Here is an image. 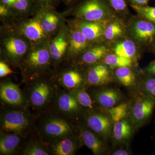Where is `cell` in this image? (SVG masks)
Returning <instances> with one entry per match:
<instances>
[{"mask_svg": "<svg viewBox=\"0 0 155 155\" xmlns=\"http://www.w3.org/2000/svg\"><path fill=\"white\" fill-rule=\"evenodd\" d=\"M107 48L104 45L94 47L84 52L81 58L84 64L92 65L98 63L107 55Z\"/></svg>", "mask_w": 155, "mask_h": 155, "instance_id": "obj_24", "label": "cell"}, {"mask_svg": "<svg viewBox=\"0 0 155 155\" xmlns=\"http://www.w3.org/2000/svg\"><path fill=\"white\" fill-rule=\"evenodd\" d=\"M113 49L116 54L132 60L137 51L135 43L130 39H125L119 42L115 45Z\"/></svg>", "mask_w": 155, "mask_h": 155, "instance_id": "obj_25", "label": "cell"}, {"mask_svg": "<svg viewBox=\"0 0 155 155\" xmlns=\"http://www.w3.org/2000/svg\"><path fill=\"white\" fill-rule=\"evenodd\" d=\"M130 67H122L116 68L115 77L117 81L123 86L128 88H133L136 86L137 78Z\"/></svg>", "mask_w": 155, "mask_h": 155, "instance_id": "obj_23", "label": "cell"}, {"mask_svg": "<svg viewBox=\"0 0 155 155\" xmlns=\"http://www.w3.org/2000/svg\"><path fill=\"white\" fill-rule=\"evenodd\" d=\"M135 130L129 117L114 122L111 136L113 144L127 145L133 137Z\"/></svg>", "mask_w": 155, "mask_h": 155, "instance_id": "obj_13", "label": "cell"}, {"mask_svg": "<svg viewBox=\"0 0 155 155\" xmlns=\"http://www.w3.org/2000/svg\"><path fill=\"white\" fill-rule=\"evenodd\" d=\"M130 5L144 6L147 5L150 0H128Z\"/></svg>", "mask_w": 155, "mask_h": 155, "instance_id": "obj_39", "label": "cell"}, {"mask_svg": "<svg viewBox=\"0 0 155 155\" xmlns=\"http://www.w3.org/2000/svg\"><path fill=\"white\" fill-rule=\"evenodd\" d=\"M109 67L105 64H97L88 70L86 76V83L91 86L105 85L112 81Z\"/></svg>", "mask_w": 155, "mask_h": 155, "instance_id": "obj_15", "label": "cell"}, {"mask_svg": "<svg viewBox=\"0 0 155 155\" xmlns=\"http://www.w3.org/2000/svg\"><path fill=\"white\" fill-rule=\"evenodd\" d=\"M140 91L143 95L155 98V77L146 75L141 82Z\"/></svg>", "mask_w": 155, "mask_h": 155, "instance_id": "obj_32", "label": "cell"}, {"mask_svg": "<svg viewBox=\"0 0 155 155\" xmlns=\"http://www.w3.org/2000/svg\"><path fill=\"white\" fill-rule=\"evenodd\" d=\"M155 108V98L143 95L138 98L130 108L129 117L136 129L150 120Z\"/></svg>", "mask_w": 155, "mask_h": 155, "instance_id": "obj_5", "label": "cell"}, {"mask_svg": "<svg viewBox=\"0 0 155 155\" xmlns=\"http://www.w3.org/2000/svg\"><path fill=\"white\" fill-rule=\"evenodd\" d=\"M23 137L17 134L1 133L0 154L10 155L15 153L21 146Z\"/></svg>", "mask_w": 155, "mask_h": 155, "instance_id": "obj_18", "label": "cell"}, {"mask_svg": "<svg viewBox=\"0 0 155 155\" xmlns=\"http://www.w3.org/2000/svg\"><path fill=\"white\" fill-rule=\"evenodd\" d=\"M86 112L85 125L107 141L111 138L114 123L110 116L107 112L105 114L95 110Z\"/></svg>", "mask_w": 155, "mask_h": 155, "instance_id": "obj_6", "label": "cell"}, {"mask_svg": "<svg viewBox=\"0 0 155 155\" xmlns=\"http://www.w3.org/2000/svg\"><path fill=\"white\" fill-rule=\"evenodd\" d=\"M1 133L17 134L26 136L33 128V114L26 108L7 109L1 112Z\"/></svg>", "mask_w": 155, "mask_h": 155, "instance_id": "obj_2", "label": "cell"}, {"mask_svg": "<svg viewBox=\"0 0 155 155\" xmlns=\"http://www.w3.org/2000/svg\"><path fill=\"white\" fill-rule=\"evenodd\" d=\"M125 32L124 27L119 21L111 22L105 27L103 36L109 41L114 40L121 37Z\"/></svg>", "mask_w": 155, "mask_h": 155, "instance_id": "obj_31", "label": "cell"}, {"mask_svg": "<svg viewBox=\"0 0 155 155\" xmlns=\"http://www.w3.org/2000/svg\"><path fill=\"white\" fill-rule=\"evenodd\" d=\"M86 78L76 69H69L62 72L59 76L58 84L65 90L71 91L84 87Z\"/></svg>", "mask_w": 155, "mask_h": 155, "instance_id": "obj_16", "label": "cell"}, {"mask_svg": "<svg viewBox=\"0 0 155 155\" xmlns=\"http://www.w3.org/2000/svg\"><path fill=\"white\" fill-rule=\"evenodd\" d=\"M94 99L95 102L101 107L109 109L122 103L123 96L118 90L113 87H107L95 92Z\"/></svg>", "mask_w": 155, "mask_h": 155, "instance_id": "obj_14", "label": "cell"}, {"mask_svg": "<svg viewBox=\"0 0 155 155\" xmlns=\"http://www.w3.org/2000/svg\"><path fill=\"white\" fill-rule=\"evenodd\" d=\"M13 73L8 65L2 61L0 62V77L3 78Z\"/></svg>", "mask_w": 155, "mask_h": 155, "instance_id": "obj_36", "label": "cell"}, {"mask_svg": "<svg viewBox=\"0 0 155 155\" xmlns=\"http://www.w3.org/2000/svg\"><path fill=\"white\" fill-rule=\"evenodd\" d=\"M0 98L3 103L13 107H27L24 93L17 84L11 81H5L1 84Z\"/></svg>", "mask_w": 155, "mask_h": 155, "instance_id": "obj_10", "label": "cell"}, {"mask_svg": "<svg viewBox=\"0 0 155 155\" xmlns=\"http://www.w3.org/2000/svg\"><path fill=\"white\" fill-rule=\"evenodd\" d=\"M81 141L75 134L65 136L46 143L51 154L73 155L75 154Z\"/></svg>", "mask_w": 155, "mask_h": 155, "instance_id": "obj_12", "label": "cell"}, {"mask_svg": "<svg viewBox=\"0 0 155 155\" xmlns=\"http://www.w3.org/2000/svg\"><path fill=\"white\" fill-rule=\"evenodd\" d=\"M113 10L107 0H83L75 14L80 19L104 23L110 18Z\"/></svg>", "mask_w": 155, "mask_h": 155, "instance_id": "obj_4", "label": "cell"}, {"mask_svg": "<svg viewBox=\"0 0 155 155\" xmlns=\"http://www.w3.org/2000/svg\"><path fill=\"white\" fill-rule=\"evenodd\" d=\"M49 50L45 47L36 48L28 53L22 63L27 74L35 77L50 66L51 60Z\"/></svg>", "mask_w": 155, "mask_h": 155, "instance_id": "obj_7", "label": "cell"}, {"mask_svg": "<svg viewBox=\"0 0 155 155\" xmlns=\"http://www.w3.org/2000/svg\"><path fill=\"white\" fill-rule=\"evenodd\" d=\"M6 53L12 61L17 62L27 52L28 46L25 41L20 38L11 37L5 44Z\"/></svg>", "mask_w": 155, "mask_h": 155, "instance_id": "obj_19", "label": "cell"}, {"mask_svg": "<svg viewBox=\"0 0 155 155\" xmlns=\"http://www.w3.org/2000/svg\"><path fill=\"white\" fill-rule=\"evenodd\" d=\"M68 47V41L64 32H61L53 41L49 48L52 60L60 61L63 58Z\"/></svg>", "mask_w": 155, "mask_h": 155, "instance_id": "obj_22", "label": "cell"}, {"mask_svg": "<svg viewBox=\"0 0 155 155\" xmlns=\"http://www.w3.org/2000/svg\"><path fill=\"white\" fill-rule=\"evenodd\" d=\"M7 6L5 5L1 4L0 6V14L1 16H5L8 14V11L7 8Z\"/></svg>", "mask_w": 155, "mask_h": 155, "instance_id": "obj_41", "label": "cell"}, {"mask_svg": "<svg viewBox=\"0 0 155 155\" xmlns=\"http://www.w3.org/2000/svg\"><path fill=\"white\" fill-rule=\"evenodd\" d=\"M21 154L23 155H51L47 144L41 140L31 141L25 145L22 150Z\"/></svg>", "mask_w": 155, "mask_h": 155, "instance_id": "obj_26", "label": "cell"}, {"mask_svg": "<svg viewBox=\"0 0 155 155\" xmlns=\"http://www.w3.org/2000/svg\"><path fill=\"white\" fill-rule=\"evenodd\" d=\"M81 140L95 155L105 154L109 150L106 141L98 134L89 128L86 125L79 126Z\"/></svg>", "mask_w": 155, "mask_h": 155, "instance_id": "obj_11", "label": "cell"}, {"mask_svg": "<svg viewBox=\"0 0 155 155\" xmlns=\"http://www.w3.org/2000/svg\"><path fill=\"white\" fill-rule=\"evenodd\" d=\"M16 0H2V3L7 7H13Z\"/></svg>", "mask_w": 155, "mask_h": 155, "instance_id": "obj_42", "label": "cell"}, {"mask_svg": "<svg viewBox=\"0 0 155 155\" xmlns=\"http://www.w3.org/2000/svg\"><path fill=\"white\" fill-rule=\"evenodd\" d=\"M38 129L40 137L46 143L65 136L75 134L74 127L69 120L58 114L44 117L40 122Z\"/></svg>", "mask_w": 155, "mask_h": 155, "instance_id": "obj_3", "label": "cell"}, {"mask_svg": "<svg viewBox=\"0 0 155 155\" xmlns=\"http://www.w3.org/2000/svg\"><path fill=\"white\" fill-rule=\"evenodd\" d=\"M79 1H80V0H64L66 4H67V5H70L74 4L75 2H77Z\"/></svg>", "mask_w": 155, "mask_h": 155, "instance_id": "obj_43", "label": "cell"}, {"mask_svg": "<svg viewBox=\"0 0 155 155\" xmlns=\"http://www.w3.org/2000/svg\"><path fill=\"white\" fill-rule=\"evenodd\" d=\"M75 28L90 41L97 40L103 36L105 27L103 22L81 19L76 23Z\"/></svg>", "mask_w": 155, "mask_h": 155, "instance_id": "obj_17", "label": "cell"}, {"mask_svg": "<svg viewBox=\"0 0 155 155\" xmlns=\"http://www.w3.org/2000/svg\"><path fill=\"white\" fill-rule=\"evenodd\" d=\"M22 31L27 38L35 42L44 39L46 33L42 27L40 20L36 19L25 23L22 28Z\"/></svg>", "mask_w": 155, "mask_h": 155, "instance_id": "obj_21", "label": "cell"}, {"mask_svg": "<svg viewBox=\"0 0 155 155\" xmlns=\"http://www.w3.org/2000/svg\"><path fill=\"white\" fill-rule=\"evenodd\" d=\"M129 150L125 149H119L114 151L111 154L113 155H129L131 154Z\"/></svg>", "mask_w": 155, "mask_h": 155, "instance_id": "obj_40", "label": "cell"}, {"mask_svg": "<svg viewBox=\"0 0 155 155\" xmlns=\"http://www.w3.org/2000/svg\"><path fill=\"white\" fill-rule=\"evenodd\" d=\"M44 12L40 20L41 24L44 30L46 33L54 31L58 27L59 22V17L54 13L47 10L45 8Z\"/></svg>", "mask_w": 155, "mask_h": 155, "instance_id": "obj_28", "label": "cell"}, {"mask_svg": "<svg viewBox=\"0 0 155 155\" xmlns=\"http://www.w3.org/2000/svg\"><path fill=\"white\" fill-rule=\"evenodd\" d=\"M131 104L128 102H122L118 105L109 109H104L111 117L114 122L128 117Z\"/></svg>", "mask_w": 155, "mask_h": 155, "instance_id": "obj_27", "label": "cell"}, {"mask_svg": "<svg viewBox=\"0 0 155 155\" xmlns=\"http://www.w3.org/2000/svg\"><path fill=\"white\" fill-rule=\"evenodd\" d=\"M150 49H151V51H152V52L155 54V43L154 44H153L150 47Z\"/></svg>", "mask_w": 155, "mask_h": 155, "instance_id": "obj_44", "label": "cell"}, {"mask_svg": "<svg viewBox=\"0 0 155 155\" xmlns=\"http://www.w3.org/2000/svg\"><path fill=\"white\" fill-rule=\"evenodd\" d=\"M35 2L42 8H50L57 0H34Z\"/></svg>", "mask_w": 155, "mask_h": 155, "instance_id": "obj_37", "label": "cell"}, {"mask_svg": "<svg viewBox=\"0 0 155 155\" xmlns=\"http://www.w3.org/2000/svg\"><path fill=\"white\" fill-rule=\"evenodd\" d=\"M131 7L140 17L155 24V7L148 5L138 6L131 5Z\"/></svg>", "mask_w": 155, "mask_h": 155, "instance_id": "obj_33", "label": "cell"}, {"mask_svg": "<svg viewBox=\"0 0 155 155\" xmlns=\"http://www.w3.org/2000/svg\"><path fill=\"white\" fill-rule=\"evenodd\" d=\"M25 87L27 107L36 115H43L53 107L60 87L54 81L33 78Z\"/></svg>", "mask_w": 155, "mask_h": 155, "instance_id": "obj_1", "label": "cell"}, {"mask_svg": "<svg viewBox=\"0 0 155 155\" xmlns=\"http://www.w3.org/2000/svg\"><path fill=\"white\" fill-rule=\"evenodd\" d=\"M146 75L155 77V61L151 62L144 69Z\"/></svg>", "mask_w": 155, "mask_h": 155, "instance_id": "obj_38", "label": "cell"}, {"mask_svg": "<svg viewBox=\"0 0 155 155\" xmlns=\"http://www.w3.org/2000/svg\"><path fill=\"white\" fill-rule=\"evenodd\" d=\"M114 11L119 13H125L128 10V0H107Z\"/></svg>", "mask_w": 155, "mask_h": 155, "instance_id": "obj_34", "label": "cell"}, {"mask_svg": "<svg viewBox=\"0 0 155 155\" xmlns=\"http://www.w3.org/2000/svg\"><path fill=\"white\" fill-rule=\"evenodd\" d=\"M53 107L55 109L57 114L68 120L77 118L83 110L71 92L65 90H61V89Z\"/></svg>", "mask_w": 155, "mask_h": 155, "instance_id": "obj_8", "label": "cell"}, {"mask_svg": "<svg viewBox=\"0 0 155 155\" xmlns=\"http://www.w3.org/2000/svg\"><path fill=\"white\" fill-rule=\"evenodd\" d=\"M104 64L111 68L122 67H130L132 66V60L116 54L107 55L104 59Z\"/></svg>", "mask_w": 155, "mask_h": 155, "instance_id": "obj_30", "label": "cell"}, {"mask_svg": "<svg viewBox=\"0 0 155 155\" xmlns=\"http://www.w3.org/2000/svg\"><path fill=\"white\" fill-rule=\"evenodd\" d=\"M30 5V0H16L13 7L17 11L24 12L27 11Z\"/></svg>", "mask_w": 155, "mask_h": 155, "instance_id": "obj_35", "label": "cell"}, {"mask_svg": "<svg viewBox=\"0 0 155 155\" xmlns=\"http://www.w3.org/2000/svg\"><path fill=\"white\" fill-rule=\"evenodd\" d=\"M89 41L80 31L75 28L69 35L68 47L69 54L72 56H77L85 51L88 47Z\"/></svg>", "mask_w": 155, "mask_h": 155, "instance_id": "obj_20", "label": "cell"}, {"mask_svg": "<svg viewBox=\"0 0 155 155\" xmlns=\"http://www.w3.org/2000/svg\"><path fill=\"white\" fill-rule=\"evenodd\" d=\"M83 109L86 111L95 110V105L84 87L70 91Z\"/></svg>", "mask_w": 155, "mask_h": 155, "instance_id": "obj_29", "label": "cell"}, {"mask_svg": "<svg viewBox=\"0 0 155 155\" xmlns=\"http://www.w3.org/2000/svg\"><path fill=\"white\" fill-rule=\"evenodd\" d=\"M141 18L131 23L130 35L140 44L150 48L155 43V24Z\"/></svg>", "mask_w": 155, "mask_h": 155, "instance_id": "obj_9", "label": "cell"}]
</instances>
